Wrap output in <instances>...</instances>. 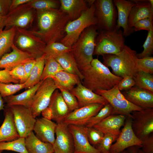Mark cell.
<instances>
[{
  "label": "cell",
  "mask_w": 153,
  "mask_h": 153,
  "mask_svg": "<svg viewBox=\"0 0 153 153\" xmlns=\"http://www.w3.org/2000/svg\"><path fill=\"white\" fill-rule=\"evenodd\" d=\"M36 17L39 29L31 31L46 45L61 40L66 26L70 21L68 16L60 8L36 10Z\"/></svg>",
  "instance_id": "cell-1"
},
{
  "label": "cell",
  "mask_w": 153,
  "mask_h": 153,
  "mask_svg": "<svg viewBox=\"0 0 153 153\" xmlns=\"http://www.w3.org/2000/svg\"><path fill=\"white\" fill-rule=\"evenodd\" d=\"M80 72L83 76L82 84L94 92L99 90H109L122 78L112 73L98 58L93 59L90 65Z\"/></svg>",
  "instance_id": "cell-2"
},
{
  "label": "cell",
  "mask_w": 153,
  "mask_h": 153,
  "mask_svg": "<svg viewBox=\"0 0 153 153\" xmlns=\"http://www.w3.org/2000/svg\"><path fill=\"white\" fill-rule=\"evenodd\" d=\"M97 25L85 29L71 47L70 52L80 71L90 65L95 46V41L98 32Z\"/></svg>",
  "instance_id": "cell-3"
},
{
  "label": "cell",
  "mask_w": 153,
  "mask_h": 153,
  "mask_svg": "<svg viewBox=\"0 0 153 153\" xmlns=\"http://www.w3.org/2000/svg\"><path fill=\"white\" fill-rule=\"evenodd\" d=\"M137 54L136 51L126 45L117 54L102 56L103 63L107 67H110L112 73L116 76L122 78L126 75L133 76L137 71L136 67Z\"/></svg>",
  "instance_id": "cell-4"
},
{
  "label": "cell",
  "mask_w": 153,
  "mask_h": 153,
  "mask_svg": "<svg viewBox=\"0 0 153 153\" xmlns=\"http://www.w3.org/2000/svg\"><path fill=\"white\" fill-rule=\"evenodd\" d=\"M100 31L95 39L93 55H116L124 49L126 45L121 29Z\"/></svg>",
  "instance_id": "cell-5"
},
{
  "label": "cell",
  "mask_w": 153,
  "mask_h": 153,
  "mask_svg": "<svg viewBox=\"0 0 153 153\" xmlns=\"http://www.w3.org/2000/svg\"><path fill=\"white\" fill-rule=\"evenodd\" d=\"M95 9L94 3L78 18L70 21L66 26L65 30V34L61 40V42L71 47L85 29L92 26L97 25V20L95 15Z\"/></svg>",
  "instance_id": "cell-6"
},
{
  "label": "cell",
  "mask_w": 153,
  "mask_h": 153,
  "mask_svg": "<svg viewBox=\"0 0 153 153\" xmlns=\"http://www.w3.org/2000/svg\"><path fill=\"white\" fill-rule=\"evenodd\" d=\"M94 92L103 97L111 106L112 114H121L131 118L132 111L142 109L128 101L118 88L117 84L109 90H97Z\"/></svg>",
  "instance_id": "cell-7"
},
{
  "label": "cell",
  "mask_w": 153,
  "mask_h": 153,
  "mask_svg": "<svg viewBox=\"0 0 153 153\" xmlns=\"http://www.w3.org/2000/svg\"><path fill=\"white\" fill-rule=\"evenodd\" d=\"M14 44L19 49L36 58L42 56L46 44L40 37L27 29L16 27Z\"/></svg>",
  "instance_id": "cell-8"
},
{
  "label": "cell",
  "mask_w": 153,
  "mask_h": 153,
  "mask_svg": "<svg viewBox=\"0 0 153 153\" xmlns=\"http://www.w3.org/2000/svg\"><path fill=\"white\" fill-rule=\"evenodd\" d=\"M94 3L98 29L111 31L116 29L117 12L113 0H96Z\"/></svg>",
  "instance_id": "cell-9"
},
{
  "label": "cell",
  "mask_w": 153,
  "mask_h": 153,
  "mask_svg": "<svg viewBox=\"0 0 153 153\" xmlns=\"http://www.w3.org/2000/svg\"><path fill=\"white\" fill-rule=\"evenodd\" d=\"M58 89L54 80L48 78L42 82L34 96L30 108L33 117L39 116L42 111L48 107L52 95Z\"/></svg>",
  "instance_id": "cell-10"
},
{
  "label": "cell",
  "mask_w": 153,
  "mask_h": 153,
  "mask_svg": "<svg viewBox=\"0 0 153 153\" xmlns=\"http://www.w3.org/2000/svg\"><path fill=\"white\" fill-rule=\"evenodd\" d=\"M28 3L10 11L6 16L4 29L13 27L27 29L31 26L36 17V10Z\"/></svg>",
  "instance_id": "cell-11"
},
{
  "label": "cell",
  "mask_w": 153,
  "mask_h": 153,
  "mask_svg": "<svg viewBox=\"0 0 153 153\" xmlns=\"http://www.w3.org/2000/svg\"><path fill=\"white\" fill-rule=\"evenodd\" d=\"M131 127L136 136L142 141L153 132V108L132 111Z\"/></svg>",
  "instance_id": "cell-12"
},
{
  "label": "cell",
  "mask_w": 153,
  "mask_h": 153,
  "mask_svg": "<svg viewBox=\"0 0 153 153\" xmlns=\"http://www.w3.org/2000/svg\"><path fill=\"white\" fill-rule=\"evenodd\" d=\"M9 107L12 113L15 125L20 137L25 138L33 131L36 121L30 107L21 105Z\"/></svg>",
  "instance_id": "cell-13"
},
{
  "label": "cell",
  "mask_w": 153,
  "mask_h": 153,
  "mask_svg": "<svg viewBox=\"0 0 153 153\" xmlns=\"http://www.w3.org/2000/svg\"><path fill=\"white\" fill-rule=\"evenodd\" d=\"M132 119L127 116L124 126L116 140L110 148V153H121L126 149L133 146L141 148L142 141L134 134L131 127Z\"/></svg>",
  "instance_id": "cell-14"
},
{
  "label": "cell",
  "mask_w": 153,
  "mask_h": 153,
  "mask_svg": "<svg viewBox=\"0 0 153 153\" xmlns=\"http://www.w3.org/2000/svg\"><path fill=\"white\" fill-rule=\"evenodd\" d=\"M104 106L101 104L94 103L79 108L70 112L63 122L68 125L85 126Z\"/></svg>",
  "instance_id": "cell-15"
},
{
  "label": "cell",
  "mask_w": 153,
  "mask_h": 153,
  "mask_svg": "<svg viewBox=\"0 0 153 153\" xmlns=\"http://www.w3.org/2000/svg\"><path fill=\"white\" fill-rule=\"evenodd\" d=\"M56 138L53 145L54 153H74L73 135L68 125L63 122L57 124L55 129Z\"/></svg>",
  "instance_id": "cell-16"
},
{
  "label": "cell",
  "mask_w": 153,
  "mask_h": 153,
  "mask_svg": "<svg viewBox=\"0 0 153 153\" xmlns=\"http://www.w3.org/2000/svg\"><path fill=\"white\" fill-rule=\"evenodd\" d=\"M10 52L4 55L0 59V69L9 71L18 65H24L29 60L36 58L35 56L23 51L12 45Z\"/></svg>",
  "instance_id": "cell-17"
},
{
  "label": "cell",
  "mask_w": 153,
  "mask_h": 153,
  "mask_svg": "<svg viewBox=\"0 0 153 153\" xmlns=\"http://www.w3.org/2000/svg\"><path fill=\"white\" fill-rule=\"evenodd\" d=\"M73 139L74 153H101L90 143L84 126L68 125Z\"/></svg>",
  "instance_id": "cell-18"
},
{
  "label": "cell",
  "mask_w": 153,
  "mask_h": 153,
  "mask_svg": "<svg viewBox=\"0 0 153 153\" xmlns=\"http://www.w3.org/2000/svg\"><path fill=\"white\" fill-rule=\"evenodd\" d=\"M114 3L117 12V19L116 28H122L124 36H129L134 31L133 29L129 28L128 26V19L133 7L135 3L133 0H114Z\"/></svg>",
  "instance_id": "cell-19"
},
{
  "label": "cell",
  "mask_w": 153,
  "mask_h": 153,
  "mask_svg": "<svg viewBox=\"0 0 153 153\" xmlns=\"http://www.w3.org/2000/svg\"><path fill=\"white\" fill-rule=\"evenodd\" d=\"M135 5L132 8L128 19L129 27L133 29L135 24L146 18H153V0H133Z\"/></svg>",
  "instance_id": "cell-20"
},
{
  "label": "cell",
  "mask_w": 153,
  "mask_h": 153,
  "mask_svg": "<svg viewBox=\"0 0 153 153\" xmlns=\"http://www.w3.org/2000/svg\"><path fill=\"white\" fill-rule=\"evenodd\" d=\"M70 91L76 98L79 108L94 103L104 105L109 103L103 97L85 87L81 82Z\"/></svg>",
  "instance_id": "cell-21"
},
{
  "label": "cell",
  "mask_w": 153,
  "mask_h": 153,
  "mask_svg": "<svg viewBox=\"0 0 153 153\" xmlns=\"http://www.w3.org/2000/svg\"><path fill=\"white\" fill-rule=\"evenodd\" d=\"M122 94L128 101L142 109L153 108V93L135 86Z\"/></svg>",
  "instance_id": "cell-22"
},
{
  "label": "cell",
  "mask_w": 153,
  "mask_h": 153,
  "mask_svg": "<svg viewBox=\"0 0 153 153\" xmlns=\"http://www.w3.org/2000/svg\"><path fill=\"white\" fill-rule=\"evenodd\" d=\"M57 125V123L51 120L41 117L36 119L33 131L40 140L53 145L55 140V133Z\"/></svg>",
  "instance_id": "cell-23"
},
{
  "label": "cell",
  "mask_w": 153,
  "mask_h": 153,
  "mask_svg": "<svg viewBox=\"0 0 153 153\" xmlns=\"http://www.w3.org/2000/svg\"><path fill=\"white\" fill-rule=\"evenodd\" d=\"M94 0H60V8L69 16L70 21L79 18L94 3Z\"/></svg>",
  "instance_id": "cell-24"
},
{
  "label": "cell",
  "mask_w": 153,
  "mask_h": 153,
  "mask_svg": "<svg viewBox=\"0 0 153 153\" xmlns=\"http://www.w3.org/2000/svg\"><path fill=\"white\" fill-rule=\"evenodd\" d=\"M127 116L121 114H111L93 127L104 134H110L118 137L120 128L124 126Z\"/></svg>",
  "instance_id": "cell-25"
},
{
  "label": "cell",
  "mask_w": 153,
  "mask_h": 153,
  "mask_svg": "<svg viewBox=\"0 0 153 153\" xmlns=\"http://www.w3.org/2000/svg\"><path fill=\"white\" fill-rule=\"evenodd\" d=\"M4 110L5 119L0 127V143L11 141L20 137L10 107L6 105Z\"/></svg>",
  "instance_id": "cell-26"
},
{
  "label": "cell",
  "mask_w": 153,
  "mask_h": 153,
  "mask_svg": "<svg viewBox=\"0 0 153 153\" xmlns=\"http://www.w3.org/2000/svg\"><path fill=\"white\" fill-rule=\"evenodd\" d=\"M52 114V119L57 124L63 122L64 118L70 112L58 89L53 93L48 107Z\"/></svg>",
  "instance_id": "cell-27"
},
{
  "label": "cell",
  "mask_w": 153,
  "mask_h": 153,
  "mask_svg": "<svg viewBox=\"0 0 153 153\" xmlns=\"http://www.w3.org/2000/svg\"><path fill=\"white\" fill-rule=\"evenodd\" d=\"M42 81L38 84L28 89L23 92L17 95H12L3 98L6 105H21L30 107L35 92Z\"/></svg>",
  "instance_id": "cell-28"
},
{
  "label": "cell",
  "mask_w": 153,
  "mask_h": 153,
  "mask_svg": "<svg viewBox=\"0 0 153 153\" xmlns=\"http://www.w3.org/2000/svg\"><path fill=\"white\" fill-rule=\"evenodd\" d=\"M25 146L28 153H54L53 145L42 141L33 131L25 138Z\"/></svg>",
  "instance_id": "cell-29"
},
{
  "label": "cell",
  "mask_w": 153,
  "mask_h": 153,
  "mask_svg": "<svg viewBox=\"0 0 153 153\" xmlns=\"http://www.w3.org/2000/svg\"><path fill=\"white\" fill-rule=\"evenodd\" d=\"M54 80L58 89L61 88L70 91L81 82L78 76L63 70L60 71L50 77Z\"/></svg>",
  "instance_id": "cell-30"
},
{
  "label": "cell",
  "mask_w": 153,
  "mask_h": 153,
  "mask_svg": "<svg viewBox=\"0 0 153 153\" xmlns=\"http://www.w3.org/2000/svg\"><path fill=\"white\" fill-rule=\"evenodd\" d=\"M53 57L60 64L64 71L77 75L82 82L83 76L70 51Z\"/></svg>",
  "instance_id": "cell-31"
},
{
  "label": "cell",
  "mask_w": 153,
  "mask_h": 153,
  "mask_svg": "<svg viewBox=\"0 0 153 153\" xmlns=\"http://www.w3.org/2000/svg\"><path fill=\"white\" fill-rule=\"evenodd\" d=\"M46 54L44 53L36 58V62L29 75L24 83L26 89H29L39 83L44 68Z\"/></svg>",
  "instance_id": "cell-32"
},
{
  "label": "cell",
  "mask_w": 153,
  "mask_h": 153,
  "mask_svg": "<svg viewBox=\"0 0 153 153\" xmlns=\"http://www.w3.org/2000/svg\"><path fill=\"white\" fill-rule=\"evenodd\" d=\"M16 27L0 30V59L10 49L14 44Z\"/></svg>",
  "instance_id": "cell-33"
},
{
  "label": "cell",
  "mask_w": 153,
  "mask_h": 153,
  "mask_svg": "<svg viewBox=\"0 0 153 153\" xmlns=\"http://www.w3.org/2000/svg\"><path fill=\"white\" fill-rule=\"evenodd\" d=\"M135 86L153 93L152 74L138 71L133 76Z\"/></svg>",
  "instance_id": "cell-34"
},
{
  "label": "cell",
  "mask_w": 153,
  "mask_h": 153,
  "mask_svg": "<svg viewBox=\"0 0 153 153\" xmlns=\"http://www.w3.org/2000/svg\"><path fill=\"white\" fill-rule=\"evenodd\" d=\"M63 70L60 64L52 56L46 55L41 81L50 78L58 72Z\"/></svg>",
  "instance_id": "cell-35"
},
{
  "label": "cell",
  "mask_w": 153,
  "mask_h": 153,
  "mask_svg": "<svg viewBox=\"0 0 153 153\" xmlns=\"http://www.w3.org/2000/svg\"><path fill=\"white\" fill-rule=\"evenodd\" d=\"M12 151L19 153H28L25 146V138L20 137L16 140L0 143V151Z\"/></svg>",
  "instance_id": "cell-36"
},
{
  "label": "cell",
  "mask_w": 153,
  "mask_h": 153,
  "mask_svg": "<svg viewBox=\"0 0 153 153\" xmlns=\"http://www.w3.org/2000/svg\"><path fill=\"white\" fill-rule=\"evenodd\" d=\"M71 47L61 42H54L46 45L43 50L44 53L54 57L70 51Z\"/></svg>",
  "instance_id": "cell-37"
},
{
  "label": "cell",
  "mask_w": 153,
  "mask_h": 153,
  "mask_svg": "<svg viewBox=\"0 0 153 153\" xmlns=\"http://www.w3.org/2000/svg\"><path fill=\"white\" fill-rule=\"evenodd\" d=\"M28 3L36 10L58 9L60 7V0H31Z\"/></svg>",
  "instance_id": "cell-38"
},
{
  "label": "cell",
  "mask_w": 153,
  "mask_h": 153,
  "mask_svg": "<svg viewBox=\"0 0 153 153\" xmlns=\"http://www.w3.org/2000/svg\"><path fill=\"white\" fill-rule=\"evenodd\" d=\"M112 107L109 103L104 105L95 115L88 122L85 126L93 127L112 114Z\"/></svg>",
  "instance_id": "cell-39"
},
{
  "label": "cell",
  "mask_w": 153,
  "mask_h": 153,
  "mask_svg": "<svg viewBox=\"0 0 153 153\" xmlns=\"http://www.w3.org/2000/svg\"><path fill=\"white\" fill-rule=\"evenodd\" d=\"M26 88L24 84H10L0 82V94L3 98L10 96Z\"/></svg>",
  "instance_id": "cell-40"
},
{
  "label": "cell",
  "mask_w": 153,
  "mask_h": 153,
  "mask_svg": "<svg viewBox=\"0 0 153 153\" xmlns=\"http://www.w3.org/2000/svg\"><path fill=\"white\" fill-rule=\"evenodd\" d=\"M58 89L60 90L70 112L79 108L76 98L69 91L61 88Z\"/></svg>",
  "instance_id": "cell-41"
},
{
  "label": "cell",
  "mask_w": 153,
  "mask_h": 153,
  "mask_svg": "<svg viewBox=\"0 0 153 153\" xmlns=\"http://www.w3.org/2000/svg\"><path fill=\"white\" fill-rule=\"evenodd\" d=\"M136 67L137 71H141L151 74L153 73V57L147 56L142 58H137Z\"/></svg>",
  "instance_id": "cell-42"
},
{
  "label": "cell",
  "mask_w": 153,
  "mask_h": 153,
  "mask_svg": "<svg viewBox=\"0 0 153 153\" xmlns=\"http://www.w3.org/2000/svg\"><path fill=\"white\" fill-rule=\"evenodd\" d=\"M144 50L140 53H137L138 58L147 56H152L153 52V30L148 31L147 36L143 45Z\"/></svg>",
  "instance_id": "cell-43"
},
{
  "label": "cell",
  "mask_w": 153,
  "mask_h": 153,
  "mask_svg": "<svg viewBox=\"0 0 153 153\" xmlns=\"http://www.w3.org/2000/svg\"><path fill=\"white\" fill-rule=\"evenodd\" d=\"M118 137L110 134H104L100 143L96 146V148L101 153H110V148L112 143L116 141Z\"/></svg>",
  "instance_id": "cell-44"
},
{
  "label": "cell",
  "mask_w": 153,
  "mask_h": 153,
  "mask_svg": "<svg viewBox=\"0 0 153 153\" xmlns=\"http://www.w3.org/2000/svg\"><path fill=\"white\" fill-rule=\"evenodd\" d=\"M85 129L89 141L91 144L97 146L102 139L104 134L93 127L85 126Z\"/></svg>",
  "instance_id": "cell-45"
},
{
  "label": "cell",
  "mask_w": 153,
  "mask_h": 153,
  "mask_svg": "<svg viewBox=\"0 0 153 153\" xmlns=\"http://www.w3.org/2000/svg\"><path fill=\"white\" fill-rule=\"evenodd\" d=\"M23 65L17 66L9 71V74L12 77L18 81L20 84L24 83L27 79Z\"/></svg>",
  "instance_id": "cell-46"
},
{
  "label": "cell",
  "mask_w": 153,
  "mask_h": 153,
  "mask_svg": "<svg viewBox=\"0 0 153 153\" xmlns=\"http://www.w3.org/2000/svg\"><path fill=\"white\" fill-rule=\"evenodd\" d=\"M153 19L152 18H147L138 21L133 26L134 31L146 30L148 31L153 30Z\"/></svg>",
  "instance_id": "cell-47"
},
{
  "label": "cell",
  "mask_w": 153,
  "mask_h": 153,
  "mask_svg": "<svg viewBox=\"0 0 153 153\" xmlns=\"http://www.w3.org/2000/svg\"><path fill=\"white\" fill-rule=\"evenodd\" d=\"M135 85L133 76L126 75L122 78L117 84L118 88L120 91H127Z\"/></svg>",
  "instance_id": "cell-48"
},
{
  "label": "cell",
  "mask_w": 153,
  "mask_h": 153,
  "mask_svg": "<svg viewBox=\"0 0 153 153\" xmlns=\"http://www.w3.org/2000/svg\"><path fill=\"white\" fill-rule=\"evenodd\" d=\"M141 150L145 153H153V136L142 141Z\"/></svg>",
  "instance_id": "cell-49"
},
{
  "label": "cell",
  "mask_w": 153,
  "mask_h": 153,
  "mask_svg": "<svg viewBox=\"0 0 153 153\" xmlns=\"http://www.w3.org/2000/svg\"><path fill=\"white\" fill-rule=\"evenodd\" d=\"M0 82L5 83L11 82L19 83L18 81L12 77L9 74V71L5 69L0 70Z\"/></svg>",
  "instance_id": "cell-50"
},
{
  "label": "cell",
  "mask_w": 153,
  "mask_h": 153,
  "mask_svg": "<svg viewBox=\"0 0 153 153\" xmlns=\"http://www.w3.org/2000/svg\"><path fill=\"white\" fill-rule=\"evenodd\" d=\"M12 0H0V15L6 16L10 11Z\"/></svg>",
  "instance_id": "cell-51"
},
{
  "label": "cell",
  "mask_w": 153,
  "mask_h": 153,
  "mask_svg": "<svg viewBox=\"0 0 153 153\" xmlns=\"http://www.w3.org/2000/svg\"><path fill=\"white\" fill-rule=\"evenodd\" d=\"M36 62V58L31 59L26 63L24 67L26 74L27 79Z\"/></svg>",
  "instance_id": "cell-52"
},
{
  "label": "cell",
  "mask_w": 153,
  "mask_h": 153,
  "mask_svg": "<svg viewBox=\"0 0 153 153\" xmlns=\"http://www.w3.org/2000/svg\"><path fill=\"white\" fill-rule=\"evenodd\" d=\"M31 0H12L10 8V11L13 10L22 5L29 2Z\"/></svg>",
  "instance_id": "cell-53"
},
{
  "label": "cell",
  "mask_w": 153,
  "mask_h": 153,
  "mask_svg": "<svg viewBox=\"0 0 153 153\" xmlns=\"http://www.w3.org/2000/svg\"><path fill=\"white\" fill-rule=\"evenodd\" d=\"M41 113L43 117L50 120L52 119L53 116L52 111L48 107L43 110Z\"/></svg>",
  "instance_id": "cell-54"
},
{
  "label": "cell",
  "mask_w": 153,
  "mask_h": 153,
  "mask_svg": "<svg viewBox=\"0 0 153 153\" xmlns=\"http://www.w3.org/2000/svg\"><path fill=\"white\" fill-rule=\"evenodd\" d=\"M139 147L137 146H133L128 148V153H138V150Z\"/></svg>",
  "instance_id": "cell-55"
},
{
  "label": "cell",
  "mask_w": 153,
  "mask_h": 153,
  "mask_svg": "<svg viewBox=\"0 0 153 153\" xmlns=\"http://www.w3.org/2000/svg\"><path fill=\"white\" fill-rule=\"evenodd\" d=\"M6 16H4L0 15V30L4 27Z\"/></svg>",
  "instance_id": "cell-56"
},
{
  "label": "cell",
  "mask_w": 153,
  "mask_h": 153,
  "mask_svg": "<svg viewBox=\"0 0 153 153\" xmlns=\"http://www.w3.org/2000/svg\"><path fill=\"white\" fill-rule=\"evenodd\" d=\"M3 98L0 94V110L4 109L5 105Z\"/></svg>",
  "instance_id": "cell-57"
},
{
  "label": "cell",
  "mask_w": 153,
  "mask_h": 153,
  "mask_svg": "<svg viewBox=\"0 0 153 153\" xmlns=\"http://www.w3.org/2000/svg\"><path fill=\"white\" fill-rule=\"evenodd\" d=\"M138 153H145L144 152H143L141 149H138Z\"/></svg>",
  "instance_id": "cell-58"
},
{
  "label": "cell",
  "mask_w": 153,
  "mask_h": 153,
  "mask_svg": "<svg viewBox=\"0 0 153 153\" xmlns=\"http://www.w3.org/2000/svg\"><path fill=\"white\" fill-rule=\"evenodd\" d=\"M121 153H128V152L127 151L125 150Z\"/></svg>",
  "instance_id": "cell-59"
},
{
  "label": "cell",
  "mask_w": 153,
  "mask_h": 153,
  "mask_svg": "<svg viewBox=\"0 0 153 153\" xmlns=\"http://www.w3.org/2000/svg\"><path fill=\"white\" fill-rule=\"evenodd\" d=\"M2 151H0V153H1Z\"/></svg>",
  "instance_id": "cell-60"
},
{
  "label": "cell",
  "mask_w": 153,
  "mask_h": 153,
  "mask_svg": "<svg viewBox=\"0 0 153 153\" xmlns=\"http://www.w3.org/2000/svg\"></svg>",
  "instance_id": "cell-61"
}]
</instances>
